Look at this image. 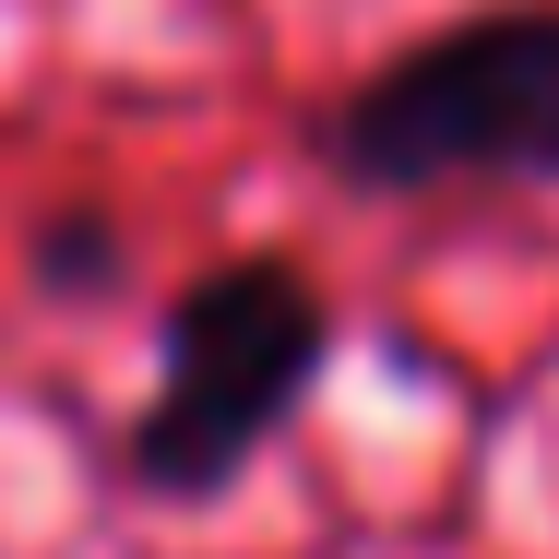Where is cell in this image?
Wrapping results in <instances>:
<instances>
[{
  "instance_id": "1",
  "label": "cell",
  "mask_w": 559,
  "mask_h": 559,
  "mask_svg": "<svg viewBox=\"0 0 559 559\" xmlns=\"http://www.w3.org/2000/svg\"><path fill=\"white\" fill-rule=\"evenodd\" d=\"M334 369V298L310 262L286 250H250V262H215L167 298L155 322V393L119 417L108 476L155 512H203L226 500L262 441L322 393Z\"/></svg>"
},
{
  "instance_id": "2",
  "label": "cell",
  "mask_w": 559,
  "mask_h": 559,
  "mask_svg": "<svg viewBox=\"0 0 559 559\" xmlns=\"http://www.w3.org/2000/svg\"><path fill=\"white\" fill-rule=\"evenodd\" d=\"M345 191H559V0H476L322 108Z\"/></svg>"
},
{
  "instance_id": "3",
  "label": "cell",
  "mask_w": 559,
  "mask_h": 559,
  "mask_svg": "<svg viewBox=\"0 0 559 559\" xmlns=\"http://www.w3.org/2000/svg\"><path fill=\"white\" fill-rule=\"evenodd\" d=\"M24 286H36V298H60V310L119 298V286H131V226H119L108 203H60V215L24 238Z\"/></svg>"
}]
</instances>
